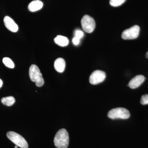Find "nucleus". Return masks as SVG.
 <instances>
[{"label": "nucleus", "mask_w": 148, "mask_h": 148, "mask_svg": "<svg viewBox=\"0 0 148 148\" xmlns=\"http://www.w3.org/2000/svg\"><path fill=\"white\" fill-rule=\"evenodd\" d=\"M54 69L58 73H63L66 68V62L64 58H59L54 61Z\"/></svg>", "instance_id": "nucleus-10"}, {"label": "nucleus", "mask_w": 148, "mask_h": 148, "mask_svg": "<svg viewBox=\"0 0 148 148\" xmlns=\"http://www.w3.org/2000/svg\"><path fill=\"white\" fill-rule=\"evenodd\" d=\"M3 84V81L0 79V88L2 86Z\"/></svg>", "instance_id": "nucleus-19"}, {"label": "nucleus", "mask_w": 148, "mask_h": 148, "mask_svg": "<svg viewBox=\"0 0 148 148\" xmlns=\"http://www.w3.org/2000/svg\"><path fill=\"white\" fill-rule=\"evenodd\" d=\"M81 25L85 32L92 33L95 27V22L93 18L88 15H85L81 20Z\"/></svg>", "instance_id": "nucleus-5"}, {"label": "nucleus", "mask_w": 148, "mask_h": 148, "mask_svg": "<svg viewBox=\"0 0 148 148\" xmlns=\"http://www.w3.org/2000/svg\"><path fill=\"white\" fill-rule=\"evenodd\" d=\"M56 44L61 47H66L69 45V40L67 37L58 35L54 39Z\"/></svg>", "instance_id": "nucleus-12"}, {"label": "nucleus", "mask_w": 148, "mask_h": 148, "mask_svg": "<svg viewBox=\"0 0 148 148\" xmlns=\"http://www.w3.org/2000/svg\"><path fill=\"white\" fill-rule=\"evenodd\" d=\"M18 147V146H16V145L15 146V147H14V148H17Z\"/></svg>", "instance_id": "nucleus-21"}, {"label": "nucleus", "mask_w": 148, "mask_h": 148, "mask_svg": "<svg viewBox=\"0 0 148 148\" xmlns=\"http://www.w3.org/2000/svg\"><path fill=\"white\" fill-rule=\"evenodd\" d=\"M126 0H110V3L111 5L113 7H118L121 5Z\"/></svg>", "instance_id": "nucleus-15"}, {"label": "nucleus", "mask_w": 148, "mask_h": 148, "mask_svg": "<svg viewBox=\"0 0 148 148\" xmlns=\"http://www.w3.org/2000/svg\"><path fill=\"white\" fill-rule=\"evenodd\" d=\"M140 103L143 105L148 104V94L143 95L141 98Z\"/></svg>", "instance_id": "nucleus-16"}, {"label": "nucleus", "mask_w": 148, "mask_h": 148, "mask_svg": "<svg viewBox=\"0 0 148 148\" xmlns=\"http://www.w3.org/2000/svg\"><path fill=\"white\" fill-rule=\"evenodd\" d=\"M3 21L6 28L10 31L14 33L18 31V25L9 16H5L4 18Z\"/></svg>", "instance_id": "nucleus-8"}, {"label": "nucleus", "mask_w": 148, "mask_h": 148, "mask_svg": "<svg viewBox=\"0 0 148 148\" xmlns=\"http://www.w3.org/2000/svg\"><path fill=\"white\" fill-rule=\"evenodd\" d=\"M29 75L30 79L33 82L36 83L38 87H41L44 84V80L43 78L42 74L39 69L36 65H32L29 70Z\"/></svg>", "instance_id": "nucleus-2"}, {"label": "nucleus", "mask_w": 148, "mask_h": 148, "mask_svg": "<svg viewBox=\"0 0 148 148\" xmlns=\"http://www.w3.org/2000/svg\"><path fill=\"white\" fill-rule=\"evenodd\" d=\"M53 142L55 147L57 148H68L69 137L67 130L64 128L59 130L56 134Z\"/></svg>", "instance_id": "nucleus-1"}, {"label": "nucleus", "mask_w": 148, "mask_h": 148, "mask_svg": "<svg viewBox=\"0 0 148 148\" xmlns=\"http://www.w3.org/2000/svg\"><path fill=\"white\" fill-rule=\"evenodd\" d=\"M108 116L112 119H125L129 118L130 113L127 109L118 108L112 109L109 111Z\"/></svg>", "instance_id": "nucleus-3"}, {"label": "nucleus", "mask_w": 148, "mask_h": 148, "mask_svg": "<svg viewBox=\"0 0 148 148\" xmlns=\"http://www.w3.org/2000/svg\"><path fill=\"white\" fill-rule=\"evenodd\" d=\"M145 79V78L143 75H138L130 81L128 85L132 89L137 88L143 83Z\"/></svg>", "instance_id": "nucleus-9"}, {"label": "nucleus", "mask_w": 148, "mask_h": 148, "mask_svg": "<svg viewBox=\"0 0 148 148\" xmlns=\"http://www.w3.org/2000/svg\"><path fill=\"white\" fill-rule=\"evenodd\" d=\"M3 62L7 67L10 69H13L14 67V63L10 58L5 57L3 58Z\"/></svg>", "instance_id": "nucleus-14"}, {"label": "nucleus", "mask_w": 148, "mask_h": 148, "mask_svg": "<svg viewBox=\"0 0 148 148\" xmlns=\"http://www.w3.org/2000/svg\"><path fill=\"white\" fill-rule=\"evenodd\" d=\"M84 36V33L81 30H77L76 31L75 34V37H77L80 40Z\"/></svg>", "instance_id": "nucleus-17"}, {"label": "nucleus", "mask_w": 148, "mask_h": 148, "mask_svg": "<svg viewBox=\"0 0 148 148\" xmlns=\"http://www.w3.org/2000/svg\"><path fill=\"white\" fill-rule=\"evenodd\" d=\"M106 78V74L105 72L100 70H96L90 75L89 82L92 84H98L103 82Z\"/></svg>", "instance_id": "nucleus-7"}, {"label": "nucleus", "mask_w": 148, "mask_h": 148, "mask_svg": "<svg viewBox=\"0 0 148 148\" xmlns=\"http://www.w3.org/2000/svg\"><path fill=\"white\" fill-rule=\"evenodd\" d=\"M8 138L16 145L21 148H28V143L23 137L16 132L9 131L7 133Z\"/></svg>", "instance_id": "nucleus-4"}, {"label": "nucleus", "mask_w": 148, "mask_h": 148, "mask_svg": "<svg viewBox=\"0 0 148 148\" xmlns=\"http://www.w3.org/2000/svg\"><path fill=\"white\" fill-rule=\"evenodd\" d=\"M73 42L75 45H78L79 43L80 39H79L77 37H75L73 38Z\"/></svg>", "instance_id": "nucleus-18"}, {"label": "nucleus", "mask_w": 148, "mask_h": 148, "mask_svg": "<svg viewBox=\"0 0 148 148\" xmlns=\"http://www.w3.org/2000/svg\"><path fill=\"white\" fill-rule=\"evenodd\" d=\"M1 102L5 106H11L15 103V100L13 96H8L2 98Z\"/></svg>", "instance_id": "nucleus-13"}, {"label": "nucleus", "mask_w": 148, "mask_h": 148, "mask_svg": "<svg viewBox=\"0 0 148 148\" xmlns=\"http://www.w3.org/2000/svg\"><path fill=\"white\" fill-rule=\"evenodd\" d=\"M140 28L138 25H135L123 32L121 37L124 40H132L137 38L139 35Z\"/></svg>", "instance_id": "nucleus-6"}, {"label": "nucleus", "mask_w": 148, "mask_h": 148, "mask_svg": "<svg viewBox=\"0 0 148 148\" xmlns=\"http://www.w3.org/2000/svg\"><path fill=\"white\" fill-rule=\"evenodd\" d=\"M146 57H147V58H148V51L146 53Z\"/></svg>", "instance_id": "nucleus-20"}, {"label": "nucleus", "mask_w": 148, "mask_h": 148, "mask_svg": "<svg viewBox=\"0 0 148 148\" xmlns=\"http://www.w3.org/2000/svg\"><path fill=\"white\" fill-rule=\"evenodd\" d=\"M43 4L40 0H35L31 2L28 5V9L32 12L37 11L42 8Z\"/></svg>", "instance_id": "nucleus-11"}]
</instances>
